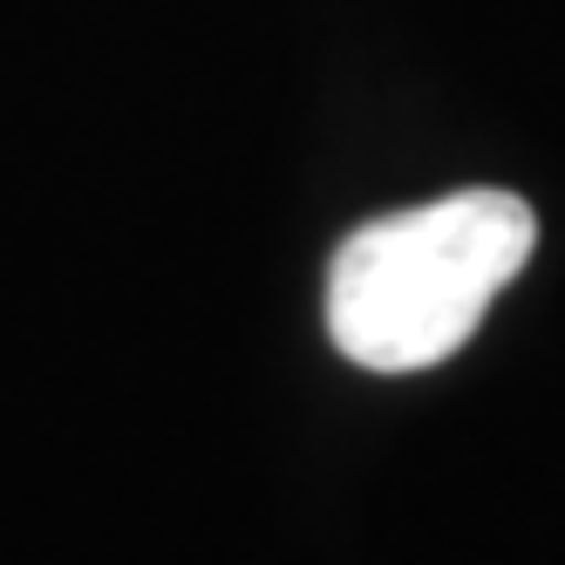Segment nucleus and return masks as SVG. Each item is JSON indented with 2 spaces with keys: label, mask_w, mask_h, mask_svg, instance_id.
I'll list each match as a JSON object with an SVG mask.
<instances>
[{
  "label": "nucleus",
  "mask_w": 565,
  "mask_h": 565,
  "mask_svg": "<svg viewBox=\"0 0 565 565\" xmlns=\"http://www.w3.org/2000/svg\"><path fill=\"white\" fill-rule=\"evenodd\" d=\"M539 218L511 191H457L341 238L328 266V334L354 369L416 375L450 361L524 273Z\"/></svg>",
  "instance_id": "f257e3e1"
}]
</instances>
